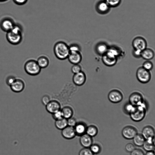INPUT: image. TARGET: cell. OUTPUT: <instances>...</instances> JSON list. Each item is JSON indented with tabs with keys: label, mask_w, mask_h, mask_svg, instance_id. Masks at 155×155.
<instances>
[{
	"label": "cell",
	"mask_w": 155,
	"mask_h": 155,
	"mask_svg": "<svg viewBox=\"0 0 155 155\" xmlns=\"http://www.w3.org/2000/svg\"><path fill=\"white\" fill-rule=\"evenodd\" d=\"M63 117L68 119L72 117L74 111L73 109L70 106H65L61 109Z\"/></svg>",
	"instance_id": "cell-25"
},
{
	"label": "cell",
	"mask_w": 155,
	"mask_h": 155,
	"mask_svg": "<svg viewBox=\"0 0 155 155\" xmlns=\"http://www.w3.org/2000/svg\"><path fill=\"white\" fill-rule=\"evenodd\" d=\"M22 27L21 25L18 24H15L10 31L12 33L18 34H22Z\"/></svg>",
	"instance_id": "cell-29"
},
{
	"label": "cell",
	"mask_w": 155,
	"mask_h": 155,
	"mask_svg": "<svg viewBox=\"0 0 155 155\" xmlns=\"http://www.w3.org/2000/svg\"><path fill=\"white\" fill-rule=\"evenodd\" d=\"M132 45L134 49L142 51L147 48V42L144 38L138 36L133 39Z\"/></svg>",
	"instance_id": "cell-5"
},
{
	"label": "cell",
	"mask_w": 155,
	"mask_h": 155,
	"mask_svg": "<svg viewBox=\"0 0 155 155\" xmlns=\"http://www.w3.org/2000/svg\"><path fill=\"white\" fill-rule=\"evenodd\" d=\"M109 100L114 103L120 102L123 99V95L121 92L117 90H113L110 91L108 94Z\"/></svg>",
	"instance_id": "cell-8"
},
{
	"label": "cell",
	"mask_w": 155,
	"mask_h": 155,
	"mask_svg": "<svg viewBox=\"0 0 155 155\" xmlns=\"http://www.w3.org/2000/svg\"><path fill=\"white\" fill-rule=\"evenodd\" d=\"M110 7L104 0L99 2L96 6L97 11L101 14H105L109 11Z\"/></svg>",
	"instance_id": "cell-18"
},
{
	"label": "cell",
	"mask_w": 155,
	"mask_h": 155,
	"mask_svg": "<svg viewBox=\"0 0 155 155\" xmlns=\"http://www.w3.org/2000/svg\"><path fill=\"white\" fill-rule=\"evenodd\" d=\"M154 56V52L149 48H146L141 52V57L147 60H151L153 58Z\"/></svg>",
	"instance_id": "cell-22"
},
{
	"label": "cell",
	"mask_w": 155,
	"mask_h": 155,
	"mask_svg": "<svg viewBox=\"0 0 155 155\" xmlns=\"http://www.w3.org/2000/svg\"><path fill=\"white\" fill-rule=\"evenodd\" d=\"M10 87L11 90L13 92L20 93L25 89V83L22 79L16 78L15 81Z\"/></svg>",
	"instance_id": "cell-10"
},
{
	"label": "cell",
	"mask_w": 155,
	"mask_h": 155,
	"mask_svg": "<svg viewBox=\"0 0 155 155\" xmlns=\"http://www.w3.org/2000/svg\"><path fill=\"white\" fill-rule=\"evenodd\" d=\"M14 20L9 17L2 18L0 21V28L2 30L6 33L10 31L15 24Z\"/></svg>",
	"instance_id": "cell-6"
},
{
	"label": "cell",
	"mask_w": 155,
	"mask_h": 155,
	"mask_svg": "<svg viewBox=\"0 0 155 155\" xmlns=\"http://www.w3.org/2000/svg\"><path fill=\"white\" fill-rule=\"evenodd\" d=\"M154 138L150 137L145 140L143 145V149L147 151H153L154 150L155 146L153 141Z\"/></svg>",
	"instance_id": "cell-21"
},
{
	"label": "cell",
	"mask_w": 155,
	"mask_h": 155,
	"mask_svg": "<svg viewBox=\"0 0 155 155\" xmlns=\"http://www.w3.org/2000/svg\"><path fill=\"white\" fill-rule=\"evenodd\" d=\"M108 48L107 45L104 43H100L96 45L95 50L99 55L102 56L107 52Z\"/></svg>",
	"instance_id": "cell-24"
},
{
	"label": "cell",
	"mask_w": 155,
	"mask_h": 155,
	"mask_svg": "<svg viewBox=\"0 0 155 155\" xmlns=\"http://www.w3.org/2000/svg\"><path fill=\"white\" fill-rule=\"evenodd\" d=\"M87 127L86 124L84 122H77L74 127L76 135L80 136L86 133Z\"/></svg>",
	"instance_id": "cell-19"
},
{
	"label": "cell",
	"mask_w": 155,
	"mask_h": 155,
	"mask_svg": "<svg viewBox=\"0 0 155 155\" xmlns=\"http://www.w3.org/2000/svg\"><path fill=\"white\" fill-rule=\"evenodd\" d=\"M55 120V126L59 130H61L68 126L67 120L66 118L62 117Z\"/></svg>",
	"instance_id": "cell-26"
},
{
	"label": "cell",
	"mask_w": 155,
	"mask_h": 155,
	"mask_svg": "<svg viewBox=\"0 0 155 155\" xmlns=\"http://www.w3.org/2000/svg\"><path fill=\"white\" fill-rule=\"evenodd\" d=\"M36 61L38 65L41 69L47 68L49 64V59L47 57L44 55H42L39 57Z\"/></svg>",
	"instance_id": "cell-23"
},
{
	"label": "cell",
	"mask_w": 155,
	"mask_h": 155,
	"mask_svg": "<svg viewBox=\"0 0 155 155\" xmlns=\"http://www.w3.org/2000/svg\"><path fill=\"white\" fill-rule=\"evenodd\" d=\"M8 0H0V2H6Z\"/></svg>",
	"instance_id": "cell-46"
},
{
	"label": "cell",
	"mask_w": 155,
	"mask_h": 155,
	"mask_svg": "<svg viewBox=\"0 0 155 155\" xmlns=\"http://www.w3.org/2000/svg\"><path fill=\"white\" fill-rule=\"evenodd\" d=\"M68 126L74 127L77 123L76 119L72 117L67 119Z\"/></svg>",
	"instance_id": "cell-39"
},
{
	"label": "cell",
	"mask_w": 155,
	"mask_h": 155,
	"mask_svg": "<svg viewBox=\"0 0 155 155\" xmlns=\"http://www.w3.org/2000/svg\"><path fill=\"white\" fill-rule=\"evenodd\" d=\"M129 102L134 106L140 105L144 101L143 96L138 92L132 93L129 96Z\"/></svg>",
	"instance_id": "cell-9"
},
{
	"label": "cell",
	"mask_w": 155,
	"mask_h": 155,
	"mask_svg": "<svg viewBox=\"0 0 155 155\" xmlns=\"http://www.w3.org/2000/svg\"><path fill=\"white\" fill-rule=\"evenodd\" d=\"M24 69L28 74L31 76H36L38 74L41 70L36 60L32 59L29 60L25 62L24 65Z\"/></svg>",
	"instance_id": "cell-3"
},
{
	"label": "cell",
	"mask_w": 155,
	"mask_h": 155,
	"mask_svg": "<svg viewBox=\"0 0 155 155\" xmlns=\"http://www.w3.org/2000/svg\"><path fill=\"white\" fill-rule=\"evenodd\" d=\"M137 134V132L134 127L131 126H127L124 127L122 131V134L125 139H131Z\"/></svg>",
	"instance_id": "cell-11"
},
{
	"label": "cell",
	"mask_w": 155,
	"mask_h": 155,
	"mask_svg": "<svg viewBox=\"0 0 155 155\" xmlns=\"http://www.w3.org/2000/svg\"><path fill=\"white\" fill-rule=\"evenodd\" d=\"M147 109V105L145 101L140 105L134 106L133 110L129 114L131 118L136 122L141 121L144 117Z\"/></svg>",
	"instance_id": "cell-2"
},
{
	"label": "cell",
	"mask_w": 155,
	"mask_h": 155,
	"mask_svg": "<svg viewBox=\"0 0 155 155\" xmlns=\"http://www.w3.org/2000/svg\"><path fill=\"white\" fill-rule=\"evenodd\" d=\"M52 115L53 118L55 120L63 117L61 109L53 113Z\"/></svg>",
	"instance_id": "cell-38"
},
{
	"label": "cell",
	"mask_w": 155,
	"mask_h": 155,
	"mask_svg": "<svg viewBox=\"0 0 155 155\" xmlns=\"http://www.w3.org/2000/svg\"><path fill=\"white\" fill-rule=\"evenodd\" d=\"M102 56V61L107 66H113L117 63V58L107 52Z\"/></svg>",
	"instance_id": "cell-14"
},
{
	"label": "cell",
	"mask_w": 155,
	"mask_h": 155,
	"mask_svg": "<svg viewBox=\"0 0 155 155\" xmlns=\"http://www.w3.org/2000/svg\"><path fill=\"white\" fill-rule=\"evenodd\" d=\"M69 47L70 52H81V48L80 46L77 44H72L69 46Z\"/></svg>",
	"instance_id": "cell-32"
},
{
	"label": "cell",
	"mask_w": 155,
	"mask_h": 155,
	"mask_svg": "<svg viewBox=\"0 0 155 155\" xmlns=\"http://www.w3.org/2000/svg\"><path fill=\"white\" fill-rule=\"evenodd\" d=\"M125 148L126 150L129 152H131L135 149L134 145L130 143L127 144L125 146Z\"/></svg>",
	"instance_id": "cell-41"
},
{
	"label": "cell",
	"mask_w": 155,
	"mask_h": 155,
	"mask_svg": "<svg viewBox=\"0 0 155 155\" xmlns=\"http://www.w3.org/2000/svg\"><path fill=\"white\" fill-rule=\"evenodd\" d=\"M81 67L79 64H73L71 68V72L74 74H76L81 71Z\"/></svg>",
	"instance_id": "cell-37"
},
{
	"label": "cell",
	"mask_w": 155,
	"mask_h": 155,
	"mask_svg": "<svg viewBox=\"0 0 155 155\" xmlns=\"http://www.w3.org/2000/svg\"><path fill=\"white\" fill-rule=\"evenodd\" d=\"M133 139L134 144L138 147L142 146L145 140L142 134H137Z\"/></svg>",
	"instance_id": "cell-27"
},
{
	"label": "cell",
	"mask_w": 155,
	"mask_h": 155,
	"mask_svg": "<svg viewBox=\"0 0 155 155\" xmlns=\"http://www.w3.org/2000/svg\"><path fill=\"white\" fill-rule=\"evenodd\" d=\"M16 78L12 75H10L7 76L5 79L6 84L9 87L16 80Z\"/></svg>",
	"instance_id": "cell-35"
},
{
	"label": "cell",
	"mask_w": 155,
	"mask_h": 155,
	"mask_svg": "<svg viewBox=\"0 0 155 155\" xmlns=\"http://www.w3.org/2000/svg\"><path fill=\"white\" fill-rule=\"evenodd\" d=\"M136 76L138 80L142 83H146L150 80L151 78L150 71L142 67L139 68L136 72Z\"/></svg>",
	"instance_id": "cell-4"
},
{
	"label": "cell",
	"mask_w": 155,
	"mask_h": 155,
	"mask_svg": "<svg viewBox=\"0 0 155 155\" xmlns=\"http://www.w3.org/2000/svg\"><path fill=\"white\" fill-rule=\"evenodd\" d=\"M142 135L145 140L150 137L154 138V130L153 128L150 126H146L143 129Z\"/></svg>",
	"instance_id": "cell-20"
},
{
	"label": "cell",
	"mask_w": 155,
	"mask_h": 155,
	"mask_svg": "<svg viewBox=\"0 0 155 155\" xmlns=\"http://www.w3.org/2000/svg\"><path fill=\"white\" fill-rule=\"evenodd\" d=\"M145 155H155V153L153 151H147Z\"/></svg>",
	"instance_id": "cell-45"
},
{
	"label": "cell",
	"mask_w": 155,
	"mask_h": 155,
	"mask_svg": "<svg viewBox=\"0 0 155 155\" xmlns=\"http://www.w3.org/2000/svg\"><path fill=\"white\" fill-rule=\"evenodd\" d=\"M97 132V128L94 125H91L87 127L86 133L91 137L95 136Z\"/></svg>",
	"instance_id": "cell-28"
},
{
	"label": "cell",
	"mask_w": 155,
	"mask_h": 155,
	"mask_svg": "<svg viewBox=\"0 0 155 155\" xmlns=\"http://www.w3.org/2000/svg\"><path fill=\"white\" fill-rule=\"evenodd\" d=\"M13 2L18 5H21L26 4L28 0H12Z\"/></svg>",
	"instance_id": "cell-44"
},
{
	"label": "cell",
	"mask_w": 155,
	"mask_h": 155,
	"mask_svg": "<svg viewBox=\"0 0 155 155\" xmlns=\"http://www.w3.org/2000/svg\"><path fill=\"white\" fill-rule=\"evenodd\" d=\"M79 142L84 147L89 148L92 144L93 140L91 137L85 133L80 136Z\"/></svg>",
	"instance_id": "cell-17"
},
{
	"label": "cell",
	"mask_w": 155,
	"mask_h": 155,
	"mask_svg": "<svg viewBox=\"0 0 155 155\" xmlns=\"http://www.w3.org/2000/svg\"><path fill=\"white\" fill-rule=\"evenodd\" d=\"M89 148L93 154H97L101 151V148L97 144H92Z\"/></svg>",
	"instance_id": "cell-34"
},
{
	"label": "cell",
	"mask_w": 155,
	"mask_h": 155,
	"mask_svg": "<svg viewBox=\"0 0 155 155\" xmlns=\"http://www.w3.org/2000/svg\"><path fill=\"white\" fill-rule=\"evenodd\" d=\"M61 135L66 139H71L74 137L76 135L74 127L67 126L61 130Z\"/></svg>",
	"instance_id": "cell-15"
},
{
	"label": "cell",
	"mask_w": 155,
	"mask_h": 155,
	"mask_svg": "<svg viewBox=\"0 0 155 155\" xmlns=\"http://www.w3.org/2000/svg\"><path fill=\"white\" fill-rule=\"evenodd\" d=\"M153 67V63L149 60L145 61L143 64L142 66L143 68L149 71L151 70Z\"/></svg>",
	"instance_id": "cell-36"
},
{
	"label": "cell",
	"mask_w": 155,
	"mask_h": 155,
	"mask_svg": "<svg viewBox=\"0 0 155 155\" xmlns=\"http://www.w3.org/2000/svg\"><path fill=\"white\" fill-rule=\"evenodd\" d=\"M130 153V155H145L143 151L140 149H135Z\"/></svg>",
	"instance_id": "cell-42"
},
{
	"label": "cell",
	"mask_w": 155,
	"mask_h": 155,
	"mask_svg": "<svg viewBox=\"0 0 155 155\" xmlns=\"http://www.w3.org/2000/svg\"><path fill=\"white\" fill-rule=\"evenodd\" d=\"M109 7H115L120 4L121 0H104Z\"/></svg>",
	"instance_id": "cell-31"
},
{
	"label": "cell",
	"mask_w": 155,
	"mask_h": 155,
	"mask_svg": "<svg viewBox=\"0 0 155 155\" xmlns=\"http://www.w3.org/2000/svg\"><path fill=\"white\" fill-rule=\"evenodd\" d=\"M41 102L45 106H46L51 101L49 96L45 95H44L41 98Z\"/></svg>",
	"instance_id": "cell-40"
},
{
	"label": "cell",
	"mask_w": 155,
	"mask_h": 155,
	"mask_svg": "<svg viewBox=\"0 0 155 155\" xmlns=\"http://www.w3.org/2000/svg\"><path fill=\"white\" fill-rule=\"evenodd\" d=\"M53 49L56 57L60 60L67 59L70 53L69 45L63 41L57 42L54 46Z\"/></svg>",
	"instance_id": "cell-1"
},
{
	"label": "cell",
	"mask_w": 155,
	"mask_h": 155,
	"mask_svg": "<svg viewBox=\"0 0 155 155\" xmlns=\"http://www.w3.org/2000/svg\"><path fill=\"white\" fill-rule=\"evenodd\" d=\"M6 38L8 42L11 44L18 45L22 41V34H16L10 31L7 32Z\"/></svg>",
	"instance_id": "cell-7"
},
{
	"label": "cell",
	"mask_w": 155,
	"mask_h": 155,
	"mask_svg": "<svg viewBox=\"0 0 155 155\" xmlns=\"http://www.w3.org/2000/svg\"><path fill=\"white\" fill-rule=\"evenodd\" d=\"M141 52L139 50L134 49L132 52V54L134 57L138 58L141 57Z\"/></svg>",
	"instance_id": "cell-43"
},
{
	"label": "cell",
	"mask_w": 155,
	"mask_h": 155,
	"mask_svg": "<svg viewBox=\"0 0 155 155\" xmlns=\"http://www.w3.org/2000/svg\"><path fill=\"white\" fill-rule=\"evenodd\" d=\"M69 62L73 64H79L82 60L81 52H71L67 58Z\"/></svg>",
	"instance_id": "cell-16"
},
{
	"label": "cell",
	"mask_w": 155,
	"mask_h": 155,
	"mask_svg": "<svg viewBox=\"0 0 155 155\" xmlns=\"http://www.w3.org/2000/svg\"><path fill=\"white\" fill-rule=\"evenodd\" d=\"M134 106L132 105L129 102L126 103L124 107V111L125 113L127 114H129L133 110Z\"/></svg>",
	"instance_id": "cell-30"
},
{
	"label": "cell",
	"mask_w": 155,
	"mask_h": 155,
	"mask_svg": "<svg viewBox=\"0 0 155 155\" xmlns=\"http://www.w3.org/2000/svg\"><path fill=\"white\" fill-rule=\"evenodd\" d=\"M78 155H94L89 148L84 147L79 152Z\"/></svg>",
	"instance_id": "cell-33"
},
{
	"label": "cell",
	"mask_w": 155,
	"mask_h": 155,
	"mask_svg": "<svg viewBox=\"0 0 155 155\" xmlns=\"http://www.w3.org/2000/svg\"><path fill=\"white\" fill-rule=\"evenodd\" d=\"M86 80V75L82 71L74 74L72 77L73 82L75 85L78 86L83 85L85 83Z\"/></svg>",
	"instance_id": "cell-12"
},
{
	"label": "cell",
	"mask_w": 155,
	"mask_h": 155,
	"mask_svg": "<svg viewBox=\"0 0 155 155\" xmlns=\"http://www.w3.org/2000/svg\"><path fill=\"white\" fill-rule=\"evenodd\" d=\"M46 110L51 114L61 109L60 103L55 100H51L45 106Z\"/></svg>",
	"instance_id": "cell-13"
}]
</instances>
